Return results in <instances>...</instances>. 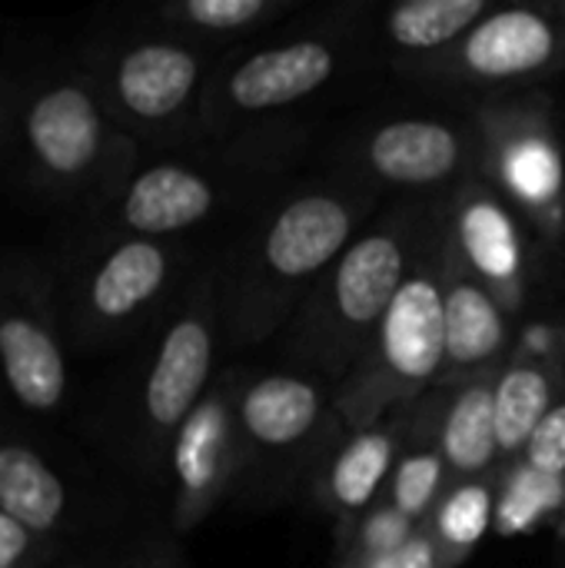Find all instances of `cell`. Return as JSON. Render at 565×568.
I'll return each mask as SVG.
<instances>
[{"instance_id":"1","label":"cell","mask_w":565,"mask_h":568,"mask_svg":"<svg viewBox=\"0 0 565 568\" xmlns=\"http://www.w3.org/2000/svg\"><path fill=\"white\" fill-rule=\"evenodd\" d=\"M376 206L380 193L340 170L270 193L220 246L223 346L256 349L276 339Z\"/></svg>"},{"instance_id":"23","label":"cell","mask_w":565,"mask_h":568,"mask_svg":"<svg viewBox=\"0 0 565 568\" xmlns=\"http://www.w3.org/2000/svg\"><path fill=\"white\" fill-rule=\"evenodd\" d=\"M0 509L53 542L73 516V499L63 476L33 446L0 439Z\"/></svg>"},{"instance_id":"29","label":"cell","mask_w":565,"mask_h":568,"mask_svg":"<svg viewBox=\"0 0 565 568\" xmlns=\"http://www.w3.org/2000/svg\"><path fill=\"white\" fill-rule=\"evenodd\" d=\"M13 90H17V80H7L0 77V150L10 136V116H13Z\"/></svg>"},{"instance_id":"21","label":"cell","mask_w":565,"mask_h":568,"mask_svg":"<svg viewBox=\"0 0 565 568\" xmlns=\"http://www.w3.org/2000/svg\"><path fill=\"white\" fill-rule=\"evenodd\" d=\"M440 406L443 393L430 389L403 409V443L390 476V486L380 503L393 506L416 526H423L450 489V469L440 449Z\"/></svg>"},{"instance_id":"27","label":"cell","mask_w":565,"mask_h":568,"mask_svg":"<svg viewBox=\"0 0 565 568\" xmlns=\"http://www.w3.org/2000/svg\"><path fill=\"white\" fill-rule=\"evenodd\" d=\"M53 562V542L20 526L0 509V568H47Z\"/></svg>"},{"instance_id":"19","label":"cell","mask_w":565,"mask_h":568,"mask_svg":"<svg viewBox=\"0 0 565 568\" xmlns=\"http://www.w3.org/2000/svg\"><path fill=\"white\" fill-rule=\"evenodd\" d=\"M403 409L390 413L376 426L346 429L313 479L306 503L333 523L336 542H343L350 529L383 499L403 443Z\"/></svg>"},{"instance_id":"13","label":"cell","mask_w":565,"mask_h":568,"mask_svg":"<svg viewBox=\"0 0 565 568\" xmlns=\"http://www.w3.org/2000/svg\"><path fill=\"white\" fill-rule=\"evenodd\" d=\"M340 173L366 183L380 196L443 200L480 173V136L470 120L436 113H400L370 120L343 143Z\"/></svg>"},{"instance_id":"5","label":"cell","mask_w":565,"mask_h":568,"mask_svg":"<svg viewBox=\"0 0 565 568\" xmlns=\"http://www.w3.org/2000/svg\"><path fill=\"white\" fill-rule=\"evenodd\" d=\"M223 349L220 250H210L183 296L150 333L130 376L123 403V456L143 483L163 489L170 446L220 376Z\"/></svg>"},{"instance_id":"30","label":"cell","mask_w":565,"mask_h":568,"mask_svg":"<svg viewBox=\"0 0 565 568\" xmlns=\"http://www.w3.org/2000/svg\"><path fill=\"white\" fill-rule=\"evenodd\" d=\"M336 568H350V566H343V562H336Z\"/></svg>"},{"instance_id":"31","label":"cell","mask_w":565,"mask_h":568,"mask_svg":"<svg viewBox=\"0 0 565 568\" xmlns=\"http://www.w3.org/2000/svg\"><path fill=\"white\" fill-rule=\"evenodd\" d=\"M563 323H565V316H563Z\"/></svg>"},{"instance_id":"14","label":"cell","mask_w":565,"mask_h":568,"mask_svg":"<svg viewBox=\"0 0 565 568\" xmlns=\"http://www.w3.org/2000/svg\"><path fill=\"white\" fill-rule=\"evenodd\" d=\"M60 290L27 260L0 263V386L30 416H53L70 393Z\"/></svg>"},{"instance_id":"11","label":"cell","mask_w":565,"mask_h":568,"mask_svg":"<svg viewBox=\"0 0 565 568\" xmlns=\"http://www.w3.org/2000/svg\"><path fill=\"white\" fill-rule=\"evenodd\" d=\"M480 173L526 226L533 246L565 250V150L553 97L543 90L486 97L470 106Z\"/></svg>"},{"instance_id":"8","label":"cell","mask_w":565,"mask_h":568,"mask_svg":"<svg viewBox=\"0 0 565 568\" xmlns=\"http://www.w3.org/2000/svg\"><path fill=\"white\" fill-rule=\"evenodd\" d=\"M203 256L193 240L93 233L67 293H60L67 339L97 353L150 336L183 296Z\"/></svg>"},{"instance_id":"26","label":"cell","mask_w":565,"mask_h":568,"mask_svg":"<svg viewBox=\"0 0 565 568\" xmlns=\"http://www.w3.org/2000/svg\"><path fill=\"white\" fill-rule=\"evenodd\" d=\"M423 526H416L413 519H406L403 513H396L386 503H376L353 529L343 542H336L340 549V562H366V559H383L400 552Z\"/></svg>"},{"instance_id":"3","label":"cell","mask_w":565,"mask_h":568,"mask_svg":"<svg viewBox=\"0 0 565 568\" xmlns=\"http://www.w3.org/2000/svg\"><path fill=\"white\" fill-rule=\"evenodd\" d=\"M440 203L400 196L333 260L276 336L280 369L313 376L333 389L350 376L403 286Z\"/></svg>"},{"instance_id":"17","label":"cell","mask_w":565,"mask_h":568,"mask_svg":"<svg viewBox=\"0 0 565 568\" xmlns=\"http://www.w3.org/2000/svg\"><path fill=\"white\" fill-rule=\"evenodd\" d=\"M443 316L446 346L443 369L433 389H456L473 379L500 376L516 346V323L509 313L483 290L480 280L450 253L443 236Z\"/></svg>"},{"instance_id":"25","label":"cell","mask_w":565,"mask_h":568,"mask_svg":"<svg viewBox=\"0 0 565 568\" xmlns=\"http://www.w3.org/2000/svg\"><path fill=\"white\" fill-rule=\"evenodd\" d=\"M500 476L450 483V489L433 506L423 532L436 549L440 568H463L483 539L496 529V503H500Z\"/></svg>"},{"instance_id":"28","label":"cell","mask_w":565,"mask_h":568,"mask_svg":"<svg viewBox=\"0 0 565 568\" xmlns=\"http://www.w3.org/2000/svg\"><path fill=\"white\" fill-rule=\"evenodd\" d=\"M350 568H440L436 562V549L430 542V536L420 529L400 552L383 556V559H366V562H343Z\"/></svg>"},{"instance_id":"4","label":"cell","mask_w":565,"mask_h":568,"mask_svg":"<svg viewBox=\"0 0 565 568\" xmlns=\"http://www.w3.org/2000/svg\"><path fill=\"white\" fill-rule=\"evenodd\" d=\"M10 136L30 190L60 206H83L90 216L147 156L113 120L83 60L37 70L17 83Z\"/></svg>"},{"instance_id":"6","label":"cell","mask_w":565,"mask_h":568,"mask_svg":"<svg viewBox=\"0 0 565 568\" xmlns=\"http://www.w3.org/2000/svg\"><path fill=\"white\" fill-rule=\"evenodd\" d=\"M233 409L240 429L236 509H280L306 499L326 456L346 436L333 386L290 373L233 366Z\"/></svg>"},{"instance_id":"10","label":"cell","mask_w":565,"mask_h":568,"mask_svg":"<svg viewBox=\"0 0 565 568\" xmlns=\"http://www.w3.org/2000/svg\"><path fill=\"white\" fill-rule=\"evenodd\" d=\"M356 53H363L356 23H326L246 53H223L206 90L200 143L286 120V110L333 87Z\"/></svg>"},{"instance_id":"7","label":"cell","mask_w":565,"mask_h":568,"mask_svg":"<svg viewBox=\"0 0 565 568\" xmlns=\"http://www.w3.org/2000/svg\"><path fill=\"white\" fill-rule=\"evenodd\" d=\"M443 203L416 260L350 376L333 389L346 429H366L426 396L443 369Z\"/></svg>"},{"instance_id":"24","label":"cell","mask_w":565,"mask_h":568,"mask_svg":"<svg viewBox=\"0 0 565 568\" xmlns=\"http://www.w3.org/2000/svg\"><path fill=\"white\" fill-rule=\"evenodd\" d=\"M296 7L300 0H170L150 10V27L226 53L230 43L273 27Z\"/></svg>"},{"instance_id":"16","label":"cell","mask_w":565,"mask_h":568,"mask_svg":"<svg viewBox=\"0 0 565 568\" xmlns=\"http://www.w3.org/2000/svg\"><path fill=\"white\" fill-rule=\"evenodd\" d=\"M240 476V429L233 409V366H223L200 406L180 426L163 473L167 526L176 536L196 532L230 503Z\"/></svg>"},{"instance_id":"15","label":"cell","mask_w":565,"mask_h":568,"mask_svg":"<svg viewBox=\"0 0 565 568\" xmlns=\"http://www.w3.org/2000/svg\"><path fill=\"white\" fill-rule=\"evenodd\" d=\"M443 236L450 253L519 326L533 303L536 246L483 173L443 196Z\"/></svg>"},{"instance_id":"2","label":"cell","mask_w":565,"mask_h":568,"mask_svg":"<svg viewBox=\"0 0 565 568\" xmlns=\"http://www.w3.org/2000/svg\"><path fill=\"white\" fill-rule=\"evenodd\" d=\"M303 140L306 126L286 116L180 153H147L90 220L97 233L147 240H193L233 216L243 223L286 183Z\"/></svg>"},{"instance_id":"22","label":"cell","mask_w":565,"mask_h":568,"mask_svg":"<svg viewBox=\"0 0 565 568\" xmlns=\"http://www.w3.org/2000/svg\"><path fill=\"white\" fill-rule=\"evenodd\" d=\"M440 393V449L450 469V483L503 473L496 439V376Z\"/></svg>"},{"instance_id":"12","label":"cell","mask_w":565,"mask_h":568,"mask_svg":"<svg viewBox=\"0 0 565 568\" xmlns=\"http://www.w3.org/2000/svg\"><path fill=\"white\" fill-rule=\"evenodd\" d=\"M393 73L423 90L506 97L529 93L565 73V0L493 7L450 50L396 63Z\"/></svg>"},{"instance_id":"18","label":"cell","mask_w":565,"mask_h":568,"mask_svg":"<svg viewBox=\"0 0 565 568\" xmlns=\"http://www.w3.org/2000/svg\"><path fill=\"white\" fill-rule=\"evenodd\" d=\"M565 389V323L526 326L516 336L513 356L496 376V439L503 469L513 466L539 423Z\"/></svg>"},{"instance_id":"20","label":"cell","mask_w":565,"mask_h":568,"mask_svg":"<svg viewBox=\"0 0 565 568\" xmlns=\"http://www.w3.org/2000/svg\"><path fill=\"white\" fill-rule=\"evenodd\" d=\"M493 7V0H403L363 10L366 17L356 20L360 50L380 53L390 67L426 60L460 43Z\"/></svg>"},{"instance_id":"9","label":"cell","mask_w":565,"mask_h":568,"mask_svg":"<svg viewBox=\"0 0 565 568\" xmlns=\"http://www.w3.org/2000/svg\"><path fill=\"white\" fill-rule=\"evenodd\" d=\"M220 57L147 23L103 40L83 63L97 77L113 120L143 153H180L203 136L206 90Z\"/></svg>"}]
</instances>
